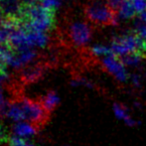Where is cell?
Returning <instances> with one entry per match:
<instances>
[{
    "instance_id": "19",
    "label": "cell",
    "mask_w": 146,
    "mask_h": 146,
    "mask_svg": "<svg viewBox=\"0 0 146 146\" xmlns=\"http://www.w3.org/2000/svg\"><path fill=\"white\" fill-rule=\"evenodd\" d=\"M10 140V135L8 133V130L2 123H0V144L8 142Z\"/></svg>"
},
{
    "instance_id": "2",
    "label": "cell",
    "mask_w": 146,
    "mask_h": 146,
    "mask_svg": "<svg viewBox=\"0 0 146 146\" xmlns=\"http://www.w3.org/2000/svg\"><path fill=\"white\" fill-rule=\"evenodd\" d=\"M84 16L96 27H110L117 24V11L112 9L106 1L88 0L84 5Z\"/></svg>"
},
{
    "instance_id": "13",
    "label": "cell",
    "mask_w": 146,
    "mask_h": 146,
    "mask_svg": "<svg viewBox=\"0 0 146 146\" xmlns=\"http://www.w3.org/2000/svg\"><path fill=\"white\" fill-rule=\"evenodd\" d=\"M13 131L16 135H19V136L22 137L30 136V135L38 132L37 129L31 123L30 124H28V123H18L13 127Z\"/></svg>"
},
{
    "instance_id": "16",
    "label": "cell",
    "mask_w": 146,
    "mask_h": 146,
    "mask_svg": "<svg viewBox=\"0 0 146 146\" xmlns=\"http://www.w3.org/2000/svg\"><path fill=\"white\" fill-rule=\"evenodd\" d=\"M90 53L94 57H106L108 55L113 54L111 50V47L106 46V45H94V47L90 49Z\"/></svg>"
},
{
    "instance_id": "15",
    "label": "cell",
    "mask_w": 146,
    "mask_h": 146,
    "mask_svg": "<svg viewBox=\"0 0 146 146\" xmlns=\"http://www.w3.org/2000/svg\"><path fill=\"white\" fill-rule=\"evenodd\" d=\"M124 66H128V67H135L141 62V60L144 58L142 54L139 53H129V54L123 55V56L119 57Z\"/></svg>"
},
{
    "instance_id": "1",
    "label": "cell",
    "mask_w": 146,
    "mask_h": 146,
    "mask_svg": "<svg viewBox=\"0 0 146 146\" xmlns=\"http://www.w3.org/2000/svg\"><path fill=\"white\" fill-rule=\"evenodd\" d=\"M92 35V25L87 19L66 17L62 23V27L57 30L55 38L62 46L84 48L90 42Z\"/></svg>"
},
{
    "instance_id": "18",
    "label": "cell",
    "mask_w": 146,
    "mask_h": 146,
    "mask_svg": "<svg viewBox=\"0 0 146 146\" xmlns=\"http://www.w3.org/2000/svg\"><path fill=\"white\" fill-rule=\"evenodd\" d=\"M131 2L138 15L146 10V0H131Z\"/></svg>"
},
{
    "instance_id": "3",
    "label": "cell",
    "mask_w": 146,
    "mask_h": 146,
    "mask_svg": "<svg viewBox=\"0 0 146 146\" xmlns=\"http://www.w3.org/2000/svg\"><path fill=\"white\" fill-rule=\"evenodd\" d=\"M55 10L43 5H25L24 25L26 30L48 32L55 28Z\"/></svg>"
},
{
    "instance_id": "7",
    "label": "cell",
    "mask_w": 146,
    "mask_h": 146,
    "mask_svg": "<svg viewBox=\"0 0 146 146\" xmlns=\"http://www.w3.org/2000/svg\"><path fill=\"white\" fill-rule=\"evenodd\" d=\"M102 65H104V69L110 74H111L119 82H125L128 80V74L124 68V64L116 55L111 54L104 57Z\"/></svg>"
},
{
    "instance_id": "17",
    "label": "cell",
    "mask_w": 146,
    "mask_h": 146,
    "mask_svg": "<svg viewBox=\"0 0 146 146\" xmlns=\"http://www.w3.org/2000/svg\"><path fill=\"white\" fill-rule=\"evenodd\" d=\"M9 144L10 146H33L32 144L28 143L23 137L19 136V135H15L13 137H10Z\"/></svg>"
},
{
    "instance_id": "21",
    "label": "cell",
    "mask_w": 146,
    "mask_h": 146,
    "mask_svg": "<svg viewBox=\"0 0 146 146\" xmlns=\"http://www.w3.org/2000/svg\"><path fill=\"white\" fill-rule=\"evenodd\" d=\"M10 106H11V102H5V100H3V102H0V117L8 115Z\"/></svg>"
},
{
    "instance_id": "11",
    "label": "cell",
    "mask_w": 146,
    "mask_h": 146,
    "mask_svg": "<svg viewBox=\"0 0 146 146\" xmlns=\"http://www.w3.org/2000/svg\"><path fill=\"white\" fill-rule=\"evenodd\" d=\"M41 102H42L43 106H45V108H46L49 112H51V111H53V110L56 108V106L59 104L60 98L54 90H50V92H48V94H47L46 96L41 98Z\"/></svg>"
},
{
    "instance_id": "12",
    "label": "cell",
    "mask_w": 146,
    "mask_h": 146,
    "mask_svg": "<svg viewBox=\"0 0 146 146\" xmlns=\"http://www.w3.org/2000/svg\"><path fill=\"white\" fill-rule=\"evenodd\" d=\"M113 111H114V114H115V116L117 118L122 119V120L125 122V124L129 125V126H134V125H136L137 123H138L137 121H135L134 119H132L130 116H129V114L127 113V111H126V108H125L123 106H121V104H113Z\"/></svg>"
},
{
    "instance_id": "10",
    "label": "cell",
    "mask_w": 146,
    "mask_h": 146,
    "mask_svg": "<svg viewBox=\"0 0 146 146\" xmlns=\"http://www.w3.org/2000/svg\"><path fill=\"white\" fill-rule=\"evenodd\" d=\"M117 12L120 19H132L137 15L131 0H123Z\"/></svg>"
},
{
    "instance_id": "23",
    "label": "cell",
    "mask_w": 146,
    "mask_h": 146,
    "mask_svg": "<svg viewBox=\"0 0 146 146\" xmlns=\"http://www.w3.org/2000/svg\"><path fill=\"white\" fill-rule=\"evenodd\" d=\"M131 80H132V83L135 87H139V86H140L141 78L139 77L138 75H132L131 76Z\"/></svg>"
},
{
    "instance_id": "25",
    "label": "cell",
    "mask_w": 146,
    "mask_h": 146,
    "mask_svg": "<svg viewBox=\"0 0 146 146\" xmlns=\"http://www.w3.org/2000/svg\"><path fill=\"white\" fill-rule=\"evenodd\" d=\"M3 22H4V16H3V14H2V12L0 11V27L2 26Z\"/></svg>"
},
{
    "instance_id": "5",
    "label": "cell",
    "mask_w": 146,
    "mask_h": 146,
    "mask_svg": "<svg viewBox=\"0 0 146 146\" xmlns=\"http://www.w3.org/2000/svg\"><path fill=\"white\" fill-rule=\"evenodd\" d=\"M111 50L114 55L120 57L129 53H139L146 56L143 50V41L134 31L115 36L111 41Z\"/></svg>"
},
{
    "instance_id": "20",
    "label": "cell",
    "mask_w": 146,
    "mask_h": 146,
    "mask_svg": "<svg viewBox=\"0 0 146 146\" xmlns=\"http://www.w3.org/2000/svg\"><path fill=\"white\" fill-rule=\"evenodd\" d=\"M41 3L43 6L47 8H51V9H57L61 6L62 0H41Z\"/></svg>"
},
{
    "instance_id": "6",
    "label": "cell",
    "mask_w": 146,
    "mask_h": 146,
    "mask_svg": "<svg viewBox=\"0 0 146 146\" xmlns=\"http://www.w3.org/2000/svg\"><path fill=\"white\" fill-rule=\"evenodd\" d=\"M49 64L42 59L39 62L34 64H31L28 66H24L18 73V79L21 85H30V84L36 83L39 80H41L46 74L47 70L50 69Z\"/></svg>"
},
{
    "instance_id": "8",
    "label": "cell",
    "mask_w": 146,
    "mask_h": 146,
    "mask_svg": "<svg viewBox=\"0 0 146 146\" xmlns=\"http://www.w3.org/2000/svg\"><path fill=\"white\" fill-rule=\"evenodd\" d=\"M24 8L22 0H2L0 1V11L4 18L16 19L24 23Z\"/></svg>"
},
{
    "instance_id": "22",
    "label": "cell",
    "mask_w": 146,
    "mask_h": 146,
    "mask_svg": "<svg viewBox=\"0 0 146 146\" xmlns=\"http://www.w3.org/2000/svg\"><path fill=\"white\" fill-rule=\"evenodd\" d=\"M106 3H108V5L112 8V9H114L115 11H118L119 7H120V5L123 2V0H106Z\"/></svg>"
},
{
    "instance_id": "9",
    "label": "cell",
    "mask_w": 146,
    "mask_h": 146,
    "mask_svg": "<svg viewBox=\"0 0 146 146\" xmlns=\"http://www.w3.org/2000/svg\"><path fill=\"white\" fill-rule=\"evenodd\" d=\"M50 36L46 34L44 31L38 30H27L26 31V44L30 47L38 46L40 48H45L50 45Z\"/></svg>"
},
{
    "instance_id": "4",
    "label": "cell",
    "mask_w": 146,
    "mask_h": 146,
    "mask_svg": "<svg viewBox=\"0 0 146 146\" xmlns=\"http://www.w3.org/2000/svg\"><path fill=\"white\" fill-rule=\"evenodd\" d=\"M20 106L25 113V119L28 120L37 131L45 126L50 118V113L45 108L41 100H33L27 98H18Z\"/></svg>"
},
{
    "instance_id": "24",
    "label": "cell",
    "mask_w": 146,
    "mask_h": 146,
    "mask_svg": "<svg viewBox=\"0 0 146 146\" xmlns=\"http://www.w3.org/2000/svg\"><path fill=\"white\" fill-rule=\"evenodd\" d=\"M139 20H141V21H143V22H146V10L143 11L141 14H139Z\"/></svg>"
},
{
    "instance_id": "14",
    "label": "cell",
    "mask_w": 146,
    "mask_h": 146,
    "mask_svg": "<svg viewBox=\"0 0 146 146\" xmlns=\"http://www.w3.org/2000/svg\"><path fill=\"white\" fill-rule=\"evenodd\" d=\"M8 117L14 119L16 121H20L25 119V113H24L23 110H22L21 106H20L19 102L15 100V102H11V106H10V110L8 112Z\"/></svg>"
}]
</instances>
